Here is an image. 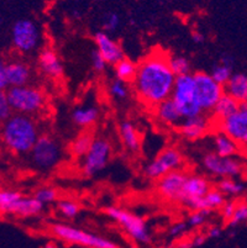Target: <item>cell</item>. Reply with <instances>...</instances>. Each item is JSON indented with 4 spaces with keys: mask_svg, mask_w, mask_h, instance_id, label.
Masks as SVG:
<instances>
[{
    "mask_svg": "<svg viewBox=\"0 0 247 248\" xmlns=\"http://www.w3.org/2000/svg\"><path fill=\"white\" fill-rule=\"evenodd\" d=\"M6 67H8V62L4 58L0 57V90H6L10 87L8 74H6Z\"/></svg>",
    "mask_w": 247,
    "mask_h": 248,
    "instance_id": "obj_41",
    "label": "cell"
},
{
    "mask_svg": "<svg viewBox=\"0 0 247 248\" xmlns=\"http://www.w3.org/2000/svg\"><path fill=\"white\" fill-rule=\"evenodd\" d=\"M171 99L178 107L183 119H188V117H193L199 114H203V110H201L200 105L198 104L196 96L194 74L188 73L182 74V76H177Z\"/></svg>",
    "mask_w": 247,
    "mask_h": 248,
    "instance_id": "obj_4",
    "label": "cell"
},
{
    "mask_svg": "<svg viewBox=\"0 0 247 248\" xmlns=\"http://www.w3.org/2000/svg\"><path fill=\"white\" fill-rule=\"evenodd\" d=\"M244 221L247 222V205L240 204L235 209V213L232 215V217L228 221V225L230 227H236L237 225H240Z\"/></svg>",
    "mask_w": 247,
    "mask_h": 248,
    "instance_id": "obj_39",
    "label": "cell"
},
{
    "mask_svg": "<svg viewBox=\"0 0 247 248\" xmlns=\"http://www.w3.org/2000/svg\"><path fill=\"white\" fill-rule=\"evenodd\" d=\"M6 74H8V80L10 87H21V85L29 84L33 72H31L30 66L26 62L14 60L8 62Z\"/></svg>",
    "mask_w": 247,
    "mask_h": 248,
    "instance_id": "obj_21",
    "label": "cell"
},
{
    "mask_svg": "<svg viewBox=\"0 0 247 248\" xmlns=\"http://www.w3.org/2000/svg\"><path fill=\"white\" fill-rule=\"evenodd\" d=\"M45 248H60V247H58V246L56 245V243L49 242L46 246H45Z\"/></svg>",
    "mask_w": 247,
    "mask_h": 248,
    "instance_id": "obj_48",
    "label": "cell"
},
{
    "mask_svg": "<svg viewBox=\"0 0 247 248\" xmlns=\"http://www.w3.org/2000/svg\"><path fill=\"white\" fill-rule=\"evenodd\" d=\"M94 42L97 49L105 58L108 64H115L124 58V52H122L121 46L105 31L101 30L95 33Z\"/></svg>",
    "mask_w": 247,
    "mask_h": 248,
    "instance_id": "obj_18",
    "label": "cell"
},
{
    "mask_svg": "<svg viewBox=\"0 0 247 248\" xmlns=\"http://www.w3.org/2000/svg\"><path fill=\"white\" fill-rule=\"evenodd\" d=\"M13 109L9 103L6 90H0V124L6 121L11 116Z\"/></svg>",
    "mask_w": 247,
    "mask_h": 248,
    "instance_id": "obj_38",
    "label": "cell"
},
{
    "mask_svg": "<svg viewBox=\"0 0 247 248\" xmlns=\"http://www.w3.org/2000/svg\"><path fill=\"white\" fill-rule=\"evenodd\" d=\"M33 197L44 205H49L54 202H57L58 191L57 189L52 188V186H42V188L37 189V190L35 191V195H33Z\"/></svg>",
    "mask_w": 247,
    "mask_h": 248,
    "instance_id": "obj_35",
    "label": "cell"
},
{
    "mask_svg": "<svg viewBox=\"0 0 247 248\" xmlns=\"http://www.w3.org/2000/svg\"><path fill=\"white\" fill-rule=\"evenodd\" d=\"M196 96L203 112H212L219 99L225 93L224 85L219 84L210 73L198 72L194 74Z\"/></svg>",
    "mask_w": 247,
    "mask_h": 248,
    "instance_id": "obj_9",
    "label": "cell"
},
{
    "mask_svg": "<svg viewBox=\"0 0 247 248\" xmlns=\"http://www.w3.org/2000/svg\"><path fill=\"white\" fill-rule=\"evenodd\" d=\"M237 142L224 132H219L214 137V152L221 157H235L239 152Z\"/></svg>",
    "mask_w": 247,
    "mask_h": 248,
    "instance_id": "obj_27",
    "label": "cell"
},
{
    "mask_svg": "<svg viewBox=\"0 0 247 248\" xmlns=\"http://www.w3.org/2000/svg\"><path fill=\"white\" fill-rule=\"evenodd\" d=\"M177 76L169 66V57L163 52L149 53L137 64L132 84L140 100L148 107L171 98Z\"/></svg>",
    "mask_w": 247,
    "mask_h": 248,
    "instance_id": "obj_1",
    "label": "cell"
},
{
    "mask_svg": "<svg viewBox=\"0 0 247 248\" xmlns=\"http://www.w3.org/2000/svg\"><path fill=\"white\" fill-rule=\"evenodd\" d=\"M31 163L40 170H49L60 163L62 148L58 141L49 135H41L30 151Z\"/></svg>",
    "mask_w": 247,
    "mask_h": 248,
    "instance_id": "obj_8",
    "label": "cell"
},
{
    "mask_svg": "<svg viewBox=\"0 0 247 248\" xmlns=\"http://www.w3.org/2000/svg\"><path fill=\"white\" fill-rule=\"evenodd\" d=\"M8 99L13 111L17 114L33 115L42 111L46 107V95L41 89L33 85L9 87Z\"/></svg>",
    "mask_w": 247,
    "mask_h": 248,
    "instance_id": "obj_3",
    "label": "cell"
},
{
    "mask_svg": "<svg viewBox=\"0 0 247 248\" xmlns=\"http://www.w3.org/2000/svg\"><path fill=\"white\" fill-rule=\"evenodd\" d=\"M11 42L20 53H31L40 46L41 33L38 26L29 19H20L11 28Z\"/></svg>",
    "mask_w": 247,
    "mask_h": 248,
    "instance_id": "obj_10",
    "label": "cell"
},
{
    "mask_svg": "<svg viewBox=\"0 0 247 248\" xmlns=\"http://www.w3.org/2000/svg\"><path fill=\"white\" fill-rule=\"evenodd\" d=\"M169 66L176 76L190 73V62L187 57L181 55L169 56Z\"/></svg>",
    "mask_w": 247,
    "mask_h": 248,
    "instance_id": "obj_34",
    "label": "cell"
},
{
    "mask_svg": "<svg viewBox=\"0 0 247 248\" xmlns=\"http://www.w3.org/2000/svg\"><path fill=\"white\" fill-rule=\"evenodd\" d=\"M217 124L221 132L235 140L241 147H247V103L240 104L234 114Z\"/></svg>",
    "mask_w": 247,
    "mask_h": 248,
    "instance_id": "obj_14",
    "label": "cell"
},
{
    "mask_svg": "<svg viewBox=\"0 0 247 248\" xmlns=\"http://www.w3.org/2000/svg\"><path fill=\"white\" fill-rule=\"evenodd\" d=\"M192 40H193L194 44L200 45L204 42V35H201L200 32H193L192 33Z\"/></svg>",
    "mask_w": 247,
    "mask_h": 248,
    "instance_id": "obj_47",
    "label": "cell"
},
{
    "mask_svg": "<svg viewBox=\"0 0 247 248\" xmlns=\"http://www.w3.org/2000/svg\"><path fill=\"white\" fill-rule=\"evenodd\" d=\"M112 155V145L103 137L94 139L89 151L82 158V172L87 177H93L101 172Z\"/></svg>",
    "mask_w": 247,
    "mask_h": 248,
    "instance_id": "obj_11",
    "label": "cell"
},
{
    "mask_svg": "<svg viewBox=\"0 0 247 248\" xmlns=\"http://www.w3.org/2000/svg\"><path fill=\"white\" fill-rule=\"evenodd\" d=\"M40 137L38 126L30 115L11 114L1 124L0 139L6 148L15 155L30 153Z\"/></svg>",
    "mask_w": 247,
    "mask_h": 248,
    "instance_id": "obj_2",
    "label": "cell"
},
{
    "mask_svg": "<svg viewBox=\"0 0 247 248\" xmlns=\"http://www.w3.org/2000/svg\"><path fill=\"white\" fill-rule=\"evenodd\" d=\"M221 232L223 231H221L220 227L214 226L207 232V236H208V238H219L221 236Z\"/></svg>",
    "mask_w": 247,
    "mask_h": 248,
    "instance_id": "obj_44",
    "label": "cell"
},
{
    "mask_svg": "<svg viewBox=\"0 0 247 248\" xmlns=\"http://www.w3.org/2000/svg\"><path fill=\"white\" fill-rule=\"evenodd\" d=\"M207 238H208L207 234H198V236H197V237H194V240L192 241V245H193V247H199V246H201L205 243Z\"/></svg>",
    "mask_w": 247,
    "mask_h": 248,
    "instance_id": "obj_45",
    "label": "cell"
},
{
    "mask_svg": "<svg viewBox=\"0 0 247 248\" xmlns=\"http://www.w3.org/2000/svg\"><path fill=\"white\" fill-rule=\"evenodd\" d=\"M225 93L240 104L247 103V74L234 73L225 84Z\"/></svg>",
    "mask_w": 247,
    "mask_h": 248,
    "instance_id": "obj_24",
    "label": "cell"
},
{
    "mask_svg": "<svg viewBox=\"0 0 247 248\" xmlns=\"http://www.w3.org/2000/svg\"><path fill=\"white\" fill-rule=\"evenodd\" d=\"M220 62L225 63V64H229V66H232V67H234L235 58L232 57V56H231V55H229V53H225V55L221 56Z\"/></svg>",
    "mask_w": 247,
    "mask_h": 248,
    "instance_id": "obj_46",
    "label": "cell"
},
{
    "mask_svg": "<svg viewBox=\"0 0 247 248\" xmlns=\"http://www.w3.org/2000/svg\"><path fill=\"white\" fill-rule=\"evenodd\" d=\"M38 68L47 78L56 80L63 76V63L54 49L46 47L38 55Z\"/></svg>",
    "mask_w": 247,
    "mask_h": 248,
    "instance_id": "obj_19",
    "label": "cell"
},
{
    "mask_svg": "<svg viewBox=\"0 0 247 248\" xmlns=\"http://www.w3.org/2000/svg\"><path fill=\"white\" fill-rule=\"evenodd\" d=\"M203 167L209 174L216 178H237L242 173V163L235 157H221L215 152L207 153L203 158Z\"/></svg>",
    "mask_w": 247,
    "mask_h": 248,
    "instance_id": "obj_13",
    "label": "cell"
},
{
    "mask_svg": "<svg viewBox=\"0 0 247 248\" xmlns=\"http://www.w3.org/2000/svg\"><path fill=\"white\" fill-rule=\"evenodd\" d=\"M95 137L89 132H83V134L78 135L76 139L73 140L71 145V152L72 155L78 157V158H83L85 153L89 151L90 146H92L93 141Z\"/></svg>",
    "mask_w": 247,
    "mask_h": 248,
    "instance_id": "obj_29",
    "label": "cell"
},
{
    "mask_svg": "<svg viewBox=\"0 0 247 248\" xmlns=\"http://www.w3.org/2000/svg\"><path fill=\"white\" fill-rule=\"evenodd\" d=\"M137 72V64L128 58H122L114 64V73L116 79L122 80L125 83H132Z\"/></svg>",
    "mask_w": 247,
    "mask_h": 248,
    "instance_id": "obj_28",
    "label": "cell"
},
{
    "mask_svg": "<svg viewBox=\"0 0 247 248\" xmlns=\"http://www.w3.org/2000/svg\"><path fill=\"white\" fill-rule=\"evenodd\" d=\"M57 210L63 217L66 218H74L78 216L81 207H79L78 202L71 199H61L57 202Z\"/></svg>",
    "mask_w": 247,
    "mask_h": 248,
    "instance_id": "obj_33",
    "label": "cell"
},
{
    "mask_svg": "<svg viewBox=\"0 0 247 248\" xmlns=\"http://www.w3.org/2000/svg\"><path fill=\"white\" fill-rule=\"evenodd\" d=\"M44 206L35 197H24L16 190L0 189V213L30 217L38 215Z\"/></svg>",
    "mask_w": 247,
    "mask_h": 248,
    "instance_id": "obj_5",
    "label": "cell"
},
{
    "mask_svg": "<svg viewBox=\"0 0 247 248\" xmlns=\"http://www.w3.org/2000/svg\"><path fill=\"white\" fill-rule=\"evenodd\" d=\"M210 126H212V123L209 117L207 115L199 114L197 116L183 119L182 123L178 125V128H180V134L184 139L189 141H196L209 132Z\"/></svg>",
    "mask_w": 247,
    "mask_h": 248,
    "instance_id": "obj_17",
    "label": "cell"
},
{
    "mask_svg": "<svg viewBox=\"0 0 247 248\" xmlns=\"http://www.w3.org/2000/svg\"><path fill=\"white\" fill-rule=\"evenodd\" d=\"M210 189H212L210 182L205 177L199 174H188L183 186L180 202L189 209H193L194 204L201 199Z\"/></svg>",
    "mask_w": 247,
    "mask_h": 248,
    "instance_id": "obj_15",
    "label": "cell"
},
{
    "mask_svg": "<svg viewBox=\"0 0 247 248\" xmlns=\"http://www.w3.org/2000/svg\"><path fill=\"white\" fill-rule=\"evenodd\" d=\"M51 232L60 240L85 248H117L116 243L113 241L71 225L53 224L51 226Z\"/></svg>",
    "mask_w": 247,
    "mask_h": 248,
    "instance_id": "obj_6",
    "label": "cell"
},
{
    "mask_svg": "<svg viewBox=\"0 0 247 248\" xmlns=\"http://www.w3.org/2000/svg\"><path fill=\"white\" fill-rule=\"evenodd\" d=\"M128 84L129 83L122 82V80L115 78L109 84V94H110V96L114 100H126L129 98V95H130V89H129Z\"/></svg>",
    "mask_w": 247,
    "mask_h": 248,
    "instance_id": "obj_31",
    "label": "cell"
},
{
    "mask_svg": "<svg viewBox=\"0 0 247 248\" xmlns=\"http://www.w3.org/2000/svg\"><path fill=\"white\" fill-rule=\"evenodd\" d=\"M187 175L185 172L177 169L160 178L157 183V190L161 197L169 202H180Z\"/></svg>",
    "mask_w": 247,
    "mask_h": 248,
    "instance_id": "obj_16",
    "label": "cell"
},
{
    "mask_svg": "<svg viewBox=\"0 0 247 248\" xmlns=\"http://www.w3.org/2000/svg\"><path fill=\"white\" fill-rule=\"evenodd\" d=\"M119 135L121 139L122 145L125 146L131 152H136L141 147V136L135 126L131 121H122L119 126Z\"/></svg>",
    "mask_w": 247,
    "mask_h": 248,
    "instance_id": "obj_23",
    "label": "cell"
},
{
    "mask_svg": "<svg viewBox=\"0 0 247 248\" xmlns=\"http://www.w3.org/2000/svg\"><path fill=\"white\" fill-rule=\"evenodd\" d=\"M225 195L219 189H210L201 199L194 204L192 210H216L225 204Z\"/></svg>",
    "mask_w": 247,
    "mask_h": 248,
    "instance_id": "obj_26",
    "label": "cell"
},
{
    "mask_svg": "<svg viewBox=\"0 0 247 248\" xmlns=\"http://www.w3.org/2000/svg\"><path fill=\"white\" fill-rule=\"evenodd\" d=\"M236 206H237L236 202H232V200H231V202H225V204L221 206V215H223V217L225 218L226 221H229L231 217H232Z\"/></svg>",
    "mask_w": 247,
    "mask_h": 248,
    "instance_id": "obj_42",
    "label": "cell"
},
{
    "mask_svg": "<svg viewBox=\"0 0 247 248\" xmlns=\"http://www.w3.org/2000/svg\"><path fill=\"white\" fill-rule=\"evenodd\" d=\"M240 107V103L235 100L234 98L229 94L224 93V95L219 99L215 108L213 109V116H214L215 123H220V121L228 119L230 115L234 114Z\"/></svg>",
    "mask_w": 247,
    "mask_h": 248,
    "instance_id": "obj_25",
    "label": "cell"
},
{
    "mask_svg": "<svg viewBox=\"0 0 247 248\" xmlns=\"http://www.w3.org/2000/svg\"><path fill=\"white\" fill-rule=\"evenodd\" d=\"M212 211L210 210H193V213L190 214L188 217L187 224L190 227H198L204 225V222H207L208 217L210 216Z\"/></svg>",
    "mask_w": 247,
    "mask_h": 248,
    "instance_id": "obj_37",
    "label": "cell"
},
{
    "mask_svg": "<svg viewBox=\"0 0 247 248\" xmlns=\"http://www.w3.org/2000/svg\"><path fill=\"white\" fill-rule=\"evenodd\" d=\"M182 166L183 155L181 151L176 147H167L147 164L145 168V175L149 179L158 180L167 173L181 169Z\"/></svg>",
    "mask_w": 247,
    "mask_h": 248,
    "instance_id": "obj_12",
    "label": "cell"
},
{
    "mask_svg": "<svg viewBox=\"0 0 247 248\" xmlns=\"http://www.w3.org/2000/svg\"><path fill=\"white\" fill-rule=\"evenodd\" d=\"M105 214L125 230L126 233L133 241L139 243H145V245L149 243L151 236H149L148 227H147L146 221L144 218L117 206L106 207Z\"/></svg>",
    "mask_w": 247,
    "mask_h": 248,
    "instance_id": "obj_7",
    "label": "cell"
},
{
    "mask_svg": "<svg viewBox=\"0 0 247 248\" xmlns=\"http://www.w3.org/2000/svg\"><path fill=\"white\" fill-rule=\"evenodd\" d=\"M210 74H212L213 78H214L219 84L225 87L226 83L230 80V78L232 77V74H234V67L225 64V63L223 62H219L216 66L213 68L212 73Z\"/></svg>",
    "mask_w": 247,
    "mask_h": 248,
    "instance_id": "obj_32",
    "label": "cell"
},
{
    "mask_svg": "<svg viewBox=\"0 0 247 248\" xmlns=\"http://www.w3.org/2000/svg\"><path fill=\"white\" fill-rule=\"evenodd\" d=\"M90 63H92L93 69L95 72H98V73H103L106 69V66H108V62L105 61V58L99 53L97 48L93 49L92 53H90Z\"/></svg>",
    "mask_w": 247,
    "mask_h": 248,
    "instance_id": "obj_40",
    "label": "cell"
},
{
    "mask_svg": "<svg viewBox=\"0 0 247 248\" xmlns=\"http://www.w3.org/2000/svg\"><path fill=\"white\" fill-rule=\"evenodd\" d=\"M155 116L158 123L165 126H178L183 121L180 109L171 98L162 101L155 108Z\"/></svg>",
    "mask_w": 247,
    "mask_h": 248,
    "instance_id": "obj_20",
    "label": "cell"
},
{
    "mask_svg": "<svg viewBox=\"0 0 247 248\" xmlns=\"http://www.w3.org/2000/svg\"><path fill=\"white\" fill-rule=\"evenodd\" d=\"M217 189L225 197H239L245 191L246 186L244 183L239 182L236 178H223L217 184Z\"/></svg>",
    "mask_w": 247,
    "mask_h": 248,
    "instance_id": "obj_30",
    "label": "cell"
},
{
    "mask_svg": "<svg viewBox=\"0 0 247 248\" xmlns=\"http://www.w3.org/2000/svg\"><path fill=\"white\" fill-rule=\"evenodd\" d=\"M71 116L74 125L82 128H87L98 123L100 110L95 105H81L72 111Z\"/></svg>",
    "mask_w": 247,
    "mask_h": 248,
    "instance_id": "obj_22",
    "label": "cell"
},
{
    "mask_svg": "<svg viewBox=\"0 0 247 248\" xmlns=\"http://www.w3.org/2000/svg\"><path fill=\"white\" fill-rule=\"evenodd\" d=\"M188 224L187 222H176L173 226L169 230V234L172 237H180L182 234H184V232L187 231Z\"/></svg>",
    "mask_w": 247,
    "mask_h": 248,
    "instance_id": "obj_43",
    "label": "cell"
},
{
    "mask_svg": "<svg viewBox=\"0 0 247 248\" xmlns=\"http://www.w3.org/2000/svg\"><path fill=\"white\" fill-rule=\"evenodd\" d=\"M120 24H121V19H120L119 14L115 11H108L105 13L101 20V29L105 32H114L119 29Z\"/></svg>",
    "mask_w": 247,
    "mask_h": 248,
    "instance_id": "obj_36",
    "label": "cell"
}]
</instances>
